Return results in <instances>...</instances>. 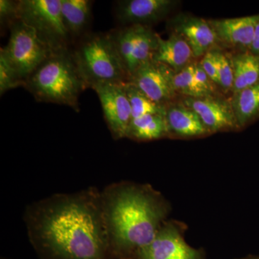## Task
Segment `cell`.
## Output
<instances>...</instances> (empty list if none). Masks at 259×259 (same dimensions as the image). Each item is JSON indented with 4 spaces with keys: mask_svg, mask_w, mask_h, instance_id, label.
I'll list each match as a JSON object with an SVG mask.
<instances>
[{
    "mask_svg": "<svg viewBox=\"0 0 259 259\" xmlns=\"http://www.w3.org/2000/svg\"><path fill=\"white\" fill-rule=\"evenodd\" d=\"M24 218L40 259H113L97 188L37 201L27 207Z\"/></svg>",
    "mask_w": 259,
    "mask_h": 259,
    "instance_id": "obj_1",
    "label": "cell"
},
{
    "mask_svg": "<svg viewBox=\"0 0 259 259\" xmlns=\"http://www.w3.org/2000/svg\"><path fill=\"white\" fill-rule=\"evenodd\" d=\"M101 194L112 258H137L166 222L169 204L151 186L134 182L111 184Z\"/></svg>",
    "mask_w": 259,
    "mask_h": 259,
    "instance_id": "obj_2",
    "label": "cell"
},
{
    "mask_svg": "<svg viewBox=\"0 0 259 259\" xmlns=\"http://www.w3.org/2000/svg\"><path fill=\"white\" fill-rule=\"evenodd\" d=\"M37 102L66 105L79 111V97L88 88L80 74L71 48L54 51L25 81Z\"/></svg>",
    "mask_w": 259,
    "mask_h": 259,
    "instance_id": "obj_3",
    "label": "cell"
},
{
    "mask_svg": "<svg viewBox=\"0 0 259 259\" xmlns=\"http://www.w3.org/2000/svg\"><path fill=\"white\" fill-rule=\"evenodd\" d=\"M73 57L88 88L129 81V76L109 32L87 34L71 48Z\"/></svg>",
    "mask_w": 259,
    "mask_h": 259,
    "instance_id": "obj_4",
    "label": "cell"
},
{
    "mask_svg": "<svg viewBox=\"0 0 259 259\" xmlns=\"http://www.w3.org/2000/svg\"><path fill=\"white\" fill-rule=\"evenodd\" d=\"M8 44L0 50L20 79L25 83L30 75L49 59L54 51L35 29L18 20L10 26Z\"/></svg>",
    "mask_w": 259,
    "mask_h": 259,
    "instance_id": "obj_5",
    "label": "cell"
},
{
    "mask_svg": "<svg viewBox=\"0 0 259 259\" xmlns=\"http://www.w3.org/2000/svg\"><path fill=\"white\" fill-rule=\"evenodd\" d=\"M19 20L36 30L54 51L72 44L61 15V0H19Z\"/></svg>",
    "mask_w": 259,
    "mask_h": 259,
    "instance_id": "obj_6",
    "label": "cell"
},
{
    "mask_svg": "<svg viewBox=\"0 0 259 259\" xmlns=\"http://www.w3.org/2000/svg\"><path fill=\"white\" fill-rule=\"evenodd\" d=\"M129 76L142 65L154 59L158 37L150 26L127 25L108 32Z\"/></svg>",
    "mask_w": 259,
    "mask_h": 259,
    "instance_id": "obj_7",
    "label": "cell"
},
{
    "mask_svg": "<svg viewBox=\"0 0 259 259\" xmlns=\"http://www.w3.org/2000/svg\"><path fill=\"white\" fill-rule=\"evenodd\" d=\"M136 259H206L203 252L186 242L182 226L166 221L154 239L141 250Z\"/></svg>",
    "mask_w": 259,
    "mask_h": 259,
    "instance_id": "obj_8",
    "label": "cell"
},
{
    "mask_svg": "<svg viewBox=\"0 0 259 259\" xmlns=\"http://www.w3.org/2000/svg\"><path fill=\"white\" fill-rule=\"evenodd\" d=\"M124 83H109L93 88L100 99L107 125L115 140L126 138L132 121V110Z\"/></svg>",
    "mask_w": 259,
    "mask_h": 259,
    "instance_id": "obj_9",
    "label": "cell"
},
{
    "mask_svg": "<svg viewBox=\"0 0 259 259\" xmlns=\"http://www.w3.org/2000/svg\"><path fill=\"white\" fill-rule=\"evenodd\" d=\"M175 74L168 66L153 60L136 70L129 81L153 102L166 107L177 94L173 85Z\"/></svg>",
    "mask_w": 259,
    "mask_h": 259,
    "instance_id": "obj_10",
    "label": "cell"
},
{
    "mask_svg": "<svg viewBox=\"0 0 259 259\" xmlns=\"http://www.w3.org/2000/svg\"><path fill=\"white\" fill-rule=\"evenodd\" d=\"M182 104L197 114L211 134L220 131L239 130L231 102L221 97H186Z\"/></svg>",
    "mask_w": 259,
    "mask_h": 259,
    "instance_id": "obj_11",
    "label": "cell"
},
{
    "mask_svg": "<svg viewBox=\"0 0 259 259\" xmlns=\"http://www.w3.org/2000/svg\"><path fill=\"white\" fill-rule=\"evenodd\" d=\"M177 4L173 0H122L116 3L115 17L125 26H149L166 18Z\"/></svg>",
    "mask_w": 259,
    "mask_h": 259,
    "instance_id": "obj_12",
    "label": "cell"
},
{
    "mask_svg": "<svg viewBox=\"0 0 259 259\" xmlns=\"http://www.w3.org/2000/svg\"><path fill=\"white\" fill-rule=\"evenodd\" d=\"M171 32L185 39L193 52L194 57L204 56L214 50L218 39L208 20L188 14H180L170 21Z\"/></svg>",
    "mask_w": 259,
    "mask_h": 259,
    "instance_id": "obj_13",
    "label": "cell"
},
{
    "mask_svg": "<svg viewBox=\"0 0 259 259\" xmlns=\"http://www.w3.org/2000/svg\"><path fill=\"white\" fill-rule=\"evenodd\" d=\"M259 15L243 18L209 20L218 44L240 53L249 52Z\"/></svg>",
    "mask_w": 259,
    "mask_h": 259,
    "instance_id": "obj_14",
    "label": "cell"
},
{
    "mask_svg": "<svg viewBox=\"0 0 259 259\" xmlns=\"http://www.w3.org/2000/svg\"><path fill=\"white\" fill-rule=\"evenodd\" d=\"M164 117L168 136L194 138L210 134L197 114L184 104H168Z\"/></svg>",
    "mask_w": 259,
    "mask_h": 259,
    "instance_id": "obj_15",
    "label": "cell"
},
{
    "mask_svg": "<svg viewBox=\"0 0 259 259\" xmlns=\"http://www.w3.org/2000/svg\"><path fill=\"white\" fill-rule=\"evenodd\" d=\"M194 54L185 38L171 32L167 39L158 37V47L153 61L166 65L175 73L180 72L192 64Z\"/></svg>",
    "mask_w": 259,
    "mask_h": 259,
    "instance_id": "obj_16",
    "label": "cell"
},
{
    "mask_svg": "<svg viewBox=\"0 0 259 259\" xmlns=\"http://www.w3.org/2000/svg\"><path fill=\"white\" fill-rule=\"evenodd\" d=\"M92 6L90 0H61L63 22L72 41L77 42L89 33Z\"/></svg>",
    "mask_w": 259,
    "mask_h": 259,
    "instance_id": "obj_17",
    "label": "cell"
},
{
    "mask_svg": "<svg viewBox=\"0 0 259 259\" xmlns=\"http://www.w3.org/2000/svg\"><path fill=\"white\" fill-rule=\"evenodd\" d=\"M239 129L259 117V81L233 94L231 101Z\"/></svg>",
    "mask_w": 259,
    "mask_h": 259,
    "instance_id": "obj_18",
    "label": "cell"
},
{
    "mask_svg": "<svg viewBox=\"0 0 259 259\" xmlns=\"http://www.w3.org/2000/svg\"><path fill=\"white\" fill-rule=\"evenodd\" d=\"M168 136L164 115L155 114L133 119L126 138L137 141H151Z\"/></svg>",
    "mask_w": 259,
    "mask_h": 259,
    "instance_id": "obj_19",
    "label": "cell"
},
{
    "mask_svg": "<svg viewBox=\"0 0 259 259\" xmlns=\"http://www.w3.org/2000/svg\"><path fill=\"white\" fill-rule=\"evenodd\" d=\"M231 59L234 73L233 94L258 82L259 56L250 52L239 53Z\"/></svg>",
    "mask_w": 259,
    "mask_h": 259,
    "instance_id": "obj_20",
    "label": "cell"
},
{
    "mask_svg": "<svg viewBox=\"0 0 259 259\" xmlns=\"http://www.w3.org/2000/svg\"><path fill=\"white\" fill-rule=\"evenodd\" d=\"M124 89L132 110V120L147 115H165L166 107L153 102L131 81L124 83Z\"/></svg>",
    "mask_w": 259,
    "mask_h": 259,
    "instance_id": "obj_21",
    "label": "cell"
},
{
    "mask_svg": "<svg viewBox=\"0 0 259 259\" xmlns=\"http://www.w3.org/2000/svg\"><path fill=\"white\" fill-rule=\"evenodd\" d=\"M175 93L183 95L186 97L200 98L213 96L204 90L196 80L194 75V63L189 64L180 72L175 73L173 78Z\"/></svg>",
    "mask_w": 259,
    "mask_h": 259,
    "instance_id": "obj_22",
    "label": "cell"
},
{
    "mask_svg": "<svg viewBox=\"0 0 259 259\" xmlns=\"http://www.w3.org/2000/svg\"><path fill=\"white\" fill-rule=\"evenodd\" d=\"M217 66L218 76L220 79V87L226 92L233 90L234 73H233L232 59L222 51L214 49Z\"/></svg>",
    "mask_w": 259,
    "mask_h": 259,
    "instance_id": "obj_23",
    "label": "cell"
},
{
    "mask_svg": "<svg viewBox=\"0 0 259 259\" xmlns=\"http://www.w3.org/2000/svg\"><path fill=\"white\" fill-rule=\"evenodd\" d=\"M25 83L15 70L10 66L6 59L0 55V95H3L6 92L18 87H24Z\"/></svg>",
    "mask_w": 259,
    "mask_h": 259,
    "instance_id": "obj_24",
    "label": "cell"
},
{
    "mask_svg": "<svg viewBox=\"0 0 259 259\" xmlns=\"http://www.w3.org/2000/svg\"><path fill=\"white\" fill-rule=\"evenodd\" d=\"M18 1L13 0H1L0 1V22L1 26H11L13 23L18 21Z\"/></svg>",
    "mask_w": 259,
    "mask_h": 259,
    "instance_id": "obj_25",
    "label": "cell"
},
{
    "mask_svg": "<svg viewBox=\"0 0 259 259\" xmlns=\"http://www.w3.org/2000/svg\"><path fill=\"white\" fill-rule=\"evenodd\" d=\"M199 63L209 79L212 80L215 84L220 86L219 76H218L217 66H216L214 50L207 52Z\"/></svg>",
    "mask_w": 259,
    "mask_h": 259,
    "instance_id": "obj_26",
    "label": "cell"
},
{
    "mask_svg": "<svg viewBox=\"0 0 259 259\" xmlns=\"http://www.w3.org/2000/svg\"><path fill=\"white\" fill-rule=\"evenodd\" d=\"M194 75H195L196 80L199 84L206 91L208 92L211 95H214V93H215L214 84L215 83L209 79V76L202 69L200 63H194Z\"/></svg>",
    "mask_w": 259,
    "mask_h": 259,
    "instance_id": "obj_27",
    "label": "cell"
},
{
    "mask_svg": "<svg viewBox=\"0 0 259 259\" xmlns=\"http://www.w3.org/2000/svg\"><path fill=\"white\" fill-rule=\"evenodd\" d=\"M249 52L255 56H259V18L256 25H255L254 36H253V42H252Z\"/></svg>",
    "mask_w": 259,
    "mask_h": 259,
    "instance_id": "obj_28",
    "label": "cell"
},
{
    "mask_svg": "<svg viewBox=\"0 0 259 259\" xmlns=\"http://www.w3.org/2000/svg\"><path fill=\"white\" fill-rule=\"evenodd\" d=\"M242 259H259V255H252V256L246 257Z\"/></svg>",
    "mask_w": 259,
    "mask_h": 259,
    "instance_id": "obj_29",
    "label": "cell"
},
{
    "mask_svg": "<svg viewBox=\"0 0 259 259\" xmlns=\"http://www.w3.org/2000/svg\"><path fill=\"white\" fill-rule=\"evenodd\" d=\"M2 259H5V258H2Z\"/></svg>",
    "mask_w": 259,
    "mask_h": 259,
    "instance_id": "obj_30",
    "label": "cell"
}]
</instances>
